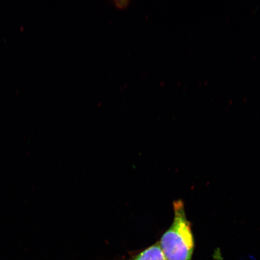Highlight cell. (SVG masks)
I'll return each instance as SVG.
<instances>
[{"label": "cell", "instance_id": "cell-1", "mask_svg": "<svg viewBox=\"0 0 260 260\" xmlns=\"http://www.w3.org/2000/svg\"><path fill=\"white\" fill-rule=\"evenodd\" d=\"M174 219L159 245L167 260H191L194 248L191 224L187 219L183 201L174 203Z\"/></svg>", "mask_w": 260, "mask_h": 260}, {"label": "cell", "instance_id": "cell-2", "mask_svg": "<svg viewBox=\"0 0 260 260\" xmlns=\"http://www.w3.org/2000/svg\"><path fill=\"white\" fill-rule=\"evenodd\" d=\"M130 260H167L159 243L149 247Z\"/></svg>", "mask_w": 260, "mask_h": 260}, {"label": "cell", "instance_id": "cell-3", "mask_svg": "<svg viewBox=\"0 0 260 260\" xmlns=\"http://www.w3.org/2000/svg\"><path fill=\"white\" fill-rule=\"evenodd\" d=\"M113 3L116 8L123 10L128 7L130 2L129 0H115Z\"/></svg>", "mask_w": 260, "mask_h": 260}]
</instances>
